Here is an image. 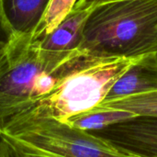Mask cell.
Returning <instances> with one entry per match:
<instances>
[{
    "instance_id": "14",
    "label": "cell",
    "mask_w": 157,
    "mask_h": 157,
    "mask_svg": "<svg viewBox=\"0 0 157 157\" xmlns=\"http://www.w3.org/2000/svg\"><path fill=\"white\" fill-rule=\"evenodd\" d=\"M0 157H6V156H4V155H0Z\"/></svg>"
},
{
    "instance_id": "5",
    "label": "cell",
    "mask_w": 157,
    "mask_h": 157,
    "mask_svg": "<svg viewBox=\"0 0 157 157\" xmlns=\"http://www.w3.org/2000/svg\"><path fill=\"white\" fill-rule=\"evenodd\" d=\"M142 157H157V118L134 117L90 132Z\"/></svg>"
},
{
    "instance_id": "10",
    "label": "cell",
    "mask_w": 157,
    "mask_h": 157,
    "mask_svg": "<svg viewBox=\"0 0 157 157\" xmlns=\"http://www.w3.org/2000/svg\"><path fill=\"white\" fill-rule=\"evenodd\" d=\"M97 109H111L129 111L137 117L157 118V90L102 102Z\"/></svg>"
},
{
    "instance_id": "1",
    "label": "cell",
    "mask_w": 157,
    "mask_h": 157,
    "mask_svg": "<svg viewBox=\"0 0 157 157\" xmlns=\"http://www.w3.org/2000/svg\"><path fill=\"white\" fill-rule=\"evenodd\" d=\"M79 51L127 59L157 52V0H114L94 6Z\"/></svg>"
},
{
    "instance_id": "4",
    "label": "cell",
    "mask_w": 157,
    "mask_h": 157,
    "mask_svg": "<svg viewBox=\"0 0 157 157\" xmlns=\"http://www.w3.org/2000/svg\"><path fill=\"white\" fill-rule=\"evenodd\" d=\"M134 59L92 57L30 108L17 115L51 117L63 121L89 111L103 102L111 86Z\"/></svg>"
},
{
    "instance_id": "8",
    "label": "cell",
    "mask_w": 157,
    "mask_h": 157,
    "mask_svg": "<svg viewBox=\"0 0 157 157\" xmlns=\"http://www.w3.org/2000/svg\"><path fill=\"white\" fill-rule=\"evenodd\" d=\"M51 0H0V6L17 37L33 39Z\"/></svg>"
},
{
    "instance_id": "6",
    "label": "cell",
    "mask_w": 157,
    "mask_h": 157,
    "mask_svg": "<svg viewBox=\"0 0 157 157\" xmlns=\"http://www.w3.org/2000/svg\"><path fill=\"white\" fill-rule=\"evenodd\" d=\"M156 90L157 52H154L135 58L111 86L103 102Z\"/></svg>"
},
{
    "instance_id": "13",
    "label": "cell",
    "mask_w": 157,
    "mask_h": 157,
    "mask_svg": "<svg viewBox=\"0 0 157 157\" xmlns=\"http://www.w3.org/2000/svg\"><path fill=\"white\" fill-rule=\"evenodd\" d=\"M109 1H114V0H77L75 6L82 7V8H93L94 6L99 4H103Z\"/></svg>"
},
{
    "instance_id": "7",
    "label": "cell",
    "mask_w": 157,
    "mask_h": 157,
    "mask_svg": "<svg viewBox=\"0 0 157 157\" xmlns=\"http://www.w3.org/2000/svg\"><path fill=\"white\" fill-rule=\"evenodd\" d=\"M92 8L74 6L64 19L48 35L35 40L39 46L52 52H75L79 50L84 29Z\"/></svg>"
},
{
    "instance_id": "2",
    "label": "cell",
    "mask_w": 157,
    "mask_h": 157,
    "mask_svg": "<svg viewBox=\"0 0 157 157\" xmlns=\"http://www.w3.org/2000/svg\"><path fill=\"white\" fill-rule=\"evenodd\" d=\"M6 157H142L51 117L17 115L0 127Z\"/></svg>"
},
{
    "instance_id": "11",
    "label": "cell",
    "mask_w": 157,
    "mask_h": 157,
    "mask_svg": "<svg viewBox=\"0 0 157 157\" xmlns=\"http://www.w3.org/2000/svg\"><path fill=\"white\" fill-rule=\"evenodd\" d=\"M76 2L77 0H51L32 40H40L51 33L70 13Z\"/></svg>"
},
{
    "instance_id": "3",
    "label": "cell",
    "mask_w": 157,
    "mask_h": 157,
    "mask_svg": "<svg viewBox=\"0 0 157 157\" xmlns=\"http://www.w3.org/2000/svg\"><path fill=\"white\" fill-rule=\"evenodd\" d=\"M77 51H46L37 40L16 37L0 63V127L48 94L65 75L62 63Z\"/></svg>"
},
{
    "instance_id": "9",
    "label": "cell",
    "mask_w": 157,
    "mask_h": 157,
    "mask_svg": "<svg viewBox=\"0 0 157 157\" xmlns=\"http://www.w3.org/2000/svg\"><path fill=\"white\" fill-rule=\"evenodd\" d=\"M134 117L137 116L125 110L95 108L89 111L72 116L63 121L83 131L94 132Z\"/></svg>"
},
{
    "instance_id": "12",
    "label": "cell",
    "mask_w": 157,
    "mask_h": 157,
    "mask_svg": "<svg viewBox=\"0 0 157 157\" xmlns=\"http://www.w3.org/2000/svg\"><path fill=\"white\" fill-rule=\"evenodd\" d=\"M16 37L17 36L6 18L0 6V63L6 55Z\"/></svg>"
}]
</instances>
